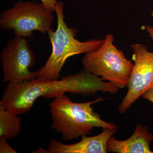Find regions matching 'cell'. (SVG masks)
<instances>
[{
    "label": "cell",
    "mask_w": 153,
    "mask_h": 153,
    "mask_svg": "<svg viewBox=\"0 0 153 153\" xmlns=\"http://www.w3.org/2000/svg\"><path fill=\"white\" fill-rule=\"evenodd\" d=\"M119 89L112 82H103L101 77L84 69L60 80L35 78L9 82L2 96L0 107L20 115L29 112L40 97L54 98L68 92L84 97L95 95L98 91L114 94Z\"/></svg>",
    "instance_id": "1"
},
{
    "label": "cell",
    "mask_w": 153,
    "mask_h": 153,
    "mask_svg": "<svg viewBox=\"0 0 153 153\" xmlns=\"http://www.w3.org/2000/svg\"><path fill=\"white\" fill-rule=\"evenodd\" d=\"M106 99L98 97L93 101L76 103L71 101L65 94L57 96L49 104L51 128L66 141L89 134L94 127L118 129L114 123L102 120L91 106Z\"/></svg>",
    "instance_id": "2"
},
{
    "label": "cell",
    "mask_w": 153,
    "mask_h": 153,
    "mask_svg": "<svg viewBox=\"0 0 153 153\" xmlns=\"http://www.w3.org/2000/svg\"><path fill=\"white\" fill-rule=\"evenodd\" d=\"M63 8L64 3L58 2L55 9L57 17V29L55 31L51 29L47 33L52 44V53L44 66L35 72L36 79L57 80L68 57L96 50L104 42V39H93L85 42L76 40L75 37L77 30L68 27L65 23Z\"/></svg>",
    "instance_id": "3"
},
{
    "label": "cell",
    "mask_w": 153,
    "mask_h": 153,
    "mask_svg": "<svg viewBox=\"0 0 153 153\" xmlns=\"http://www.w3.org/2000/svg\"><path fill=\"white\" fill-rule=\"evenodd\" d=\"M114 40L112 35L108 34L101 47L85 53L82 63L88 72L123 88L127 85L134 64L114 44Z\"/></svg>",
    "instance_id": "4"
},
{
    "label": "cell",
    "mask_w": 153,
    "mask_h": 153,
    "mask_svg": "<svg viewBox=\"0 0 153 153\" xmlns=\"http://www.w3.org/2000/svg\"><path fill=\"white\" fill-rule=\"evenodd\" d=\"M52 13L41 2L20 1L1 13L0 27L13 30L15 36L24 38L32 37L35 31L46 34L52 29L55 19Z\"/></svg>",
    "instance_id": "5"
},
{
    "label": "cell",
    "mask_w": 153,
    "mask_h": 153,
    "mask_svg": "<svg viewBox=\"0 0 153 153\" xmlns=\"http://www.w3.org/2000/svg\"><path fill=\"white\" fill-rule=\"evenodd\" d=\"M3 82L25 81L36 78L30 69L36 63V57L25 38L15 36L7 42L1 52Z\"/></svg>",
    "instance_id": "6"
},
{
    "label": "cell",
    "mask_w": 153,
    "mask_h": 153,
    "mask_svg": "<svg viewBox=\"0 0 153 153\" xmlns=\"http://www.w3.org/2000/svg\"><path fill=\"white\" fill-rule=\"evenodd\" d=\"M131 47L134 65L127 85V92L118 106L121 114L127 112L143 94L153 87V52L143 44H132Z\"/></svg>",
    "instance_id": "7"
},
{
    "label": "cell",
    "mask_w": 153,
    "mask_h": 153,
    "mask_svg": "<svg viewBox=\"0 0 153 153\" xmlns=\"http://www.w3.org/2000/svg\"><path fill=\"white\" fill-rule=\"evenodd\" d=\"M118 129L104 128L101 133L95 136H82L80 141L73 144H65L59 141L52 140L47 150L40 148L32 153H106L108 141Z\"/></svg>",
    "instance_id": "8"
},
{
    "label": "cell",
    "mask_w": 153,
    "mask_h": 153,
    "mask_svg": "<svg viewBox=\"0 0 153 153\" xmlns=\"http://www.w3.org/2000/svg\"><path fill=\"white\" fill-rule=\"evenodd\" d=\"M153 141V135L148 128L138 124L134 134L125 140H117L113 135L107 144V152L117 153H153L150 145Z\"/></svg>",
    "instance_id": "9"
},
{
    "label": "cell",
    "mask_w": 153,
    "mask_h": 153,
    "mask_svg": "<svg viewBox=\"0 0 153 153\" xmlns=\"http://www.w3.org/2000/svg\"><path fill=\"white\" fill-rule=\"evenodd\" d=\"M21 128L22 118L19 115L0 107V137L13 139L20 134Z\"/></svg>",
    "instance_id": "10"
},
{
    "label": "cell",
    "mask_w": 153,
    "mask_h": 153,
    "mask_svg": "<svg viewBox=\"0 0 153 153\" xmlns=\"http://www.w3.org/2000/svg\"><path fill=\"white\" fill-rule=\"evenodd\" d=\"M7 139L4 137H0V153H18L9 144Z\"/></svg>",
    "instance_id": "11"
},
{
    "label": "cell",
    "mask_w": 153,
    "mask_h": 153,
    "mask_svg": "<svg viewBox=\"0 0 153 153\" xmlns=\"http://www.w3.org/2000/svg\"><path fill=\"white\" fill-rule=\"evenodd\" d=\"M40 1L52 13L55 12V7L58 2H57V0H40Z\"/></svg>",
    "instance_id": "12"
},
{
    "label": "cell",
    "mask_w": 153,
    "mask_h": 153,
    "mask_svg": "<svg viewBox=\"0 0 153 153\" xmlns=\"http://www.w3.org/2000/svg\"><path fill=\"white\" fill-rule=\"evenodd\" d=\"M141 97L153 103V87L146 91L143 94Z\"/></svg>",
    "instance_id": "13"
},
{
    "label": "cell",
    "mask_w": 153,
    "mask_h": 153,
    "mask_svg": "<svg viewBox=\"0 0 153 153\" xmlns=\"http://www.w3.org/2000/svg\"><path fill=\"white\" fill-rule=\"evenodd\" d=\"M152 16L153 17V12H152ZM147 32L149 34V36L153 40V27L147 25L146 27Z\"/></svg>",
    "instance_id": "14"
}]
</instances>
